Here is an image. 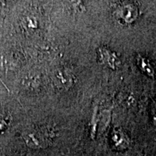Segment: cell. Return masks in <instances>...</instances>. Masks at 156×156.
I'll use <instances>...</instances> for the list:
<instances>
[{"label": "cell", "instance_id": "3957f363", "mask_svg": "<svg viewBox=\"0 0 156 156\" xmlns=\"http://www.w3.org/2000/svg\"><path fill=\"white\" fill-rule=\"evenodd\" d=\"M112 147L118 151H124L129 145V139L123 130L116 129L112 132L111 136Z\"/></svg>", "mask_w": 156, "mask_h": 156}, {"label": "cell", "instance_id": "5b68a950", "mask_svg": "<svg viewBox=\"0 0 156 156\" xmlns=\"http://www.w3.org/2000/svg\"><path fill=\"white\" fill-rule=\"evenodd\" d=\"M6 125H7V124H6L5 120L2 119V118H0V131L4 129H5V127L6 126Z\"/></svg>", "mask_w": 156, "mask_h": 156}, {"label": "cell", "instance_id": "277c9868", "mask_svg": "<svg viewBox=\"0 0 156 156\" xmlns=\"http://www.w3.org/2000/svg\"><path fill=\"white\" fill-rule=\"evenodd\" d=\"M137 64L142 71L147 74V75L151 76V77L154 75V69L147 58L139 56L137 57Z\"/></svg>", "mask_w": 156, "mask_h": 156}, {"label": "cell", "instance_id": "7a4b0ae2", "mask_svg": "<svg viewBox=\"0 0 156 156\" xmlns=\"http://www.w3.org/2000/svg\"><path fill=\"white\" fill-rule=\"evenodd\" d=\"M54 83L56 87L61 90H68L74 84V76L67 69H58L54 73Z\"/></svg>", "mask_w": 156, "mask_h": 156}, {"label": "cell", "instance_id": "6da1fadb", "mask_svg": "<svg viewBox=\"0 0 156 156\" xmlns=\"http://www.w3.org/2000/svg\"><path fill=\"white\" fill-rule=\"evenodd\" d=\"M23 136L27 145L36 149L47 147L51 142L50 132L44 127H35L27 130Z\"/></svg>", "mask_w": 156, "mask_h": 156}]
</instances>
